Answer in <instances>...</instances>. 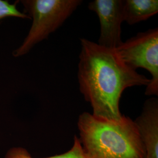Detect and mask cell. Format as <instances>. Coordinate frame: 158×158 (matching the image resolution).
<instances>
[{"instance_id": "cell-1", "label": "cell", "mask_w": 158, "mask_h": 158, "mask_svg": "<svg viewBox=\"0 0 158 158\" xmlns=\"http://www.w3.org/2000/svg\"><path fill=\"white\" fill-rule=\"evenodd\" d=\"M78 80L81 93L90 102L93 115L119 120L123 114L119 101L129 87L149 85L150 79L130 68L115 49H109L90 40H80Z\"/></svg>"}, {"instance_id": "cell-2", "label": "cell", "mask_w": 158, "mask_h": 158, "mask_svg": "<svg viewBox=\"0 0 158 158\" xmlns=\"http://www.w3.org/2000/svg\"><path fill=\"white\" fill-rule=\"evenodd\" d=\"M77 127L85 158H145L138 128L128 117L111 120L85 112Z\"/></svg>"}, {"instance_id": "cell-3", "label": "cell", "mask_w": 158, "mask_h": 158, "mask_svg": "<svg viewBox=\"0 0 158 158\" xmlns=\"http://www.w3.org/2000/svg\"><path fill=\"white\" fill-rule=\"evenodd\" d=\"M25 11L32 19L28 34L13 53L23 56L56 31L82 2L80 0H23Z\"/></svg>"}, {"instance_id": "cell-4", "label": "cell", "mask_w": 158, "mask_h": 158, "mask_svg": "<svg viewBox=\"0 0 158 158\" xmlns=\"http://www.w3.org/2000/svg\"><path fill=\"white\" fill-rule=\"evenodd\" d=\"M119 56L130 68L148 70L152 78L146 88L147 96H158V29L139 32L123 42L115 49Z\"/></svg>"}, {"instance_id": "cell-5", "label": "cell", "mask_w": 158, "mask_h": 158, "mask_svg": "<svg viewBox=\"0 0 158 158\" xmlns=\"http://www.w3.org/2000/svg\"><path fill=\"white\" fill-rule=\"evenodd\" d=\"M89 9L96 12L100 23L98 44L109 49L121 45V24L124 21V0H94Z\"/></svg>"}, {"instance_id": "cell-6", "label": "cell", "mask_w": 158, "mask_h": 158, "mask_svg": "<svg viewBox=\"0 0 158 158\" xmlns=\"http://www.w3.org/2000/svg\"><path fill=\"white\" fill-rule=\"evenodd\" d=\"M145 149V158H158V100L145 101L142 113L134 120Z\"/></svg>"}, {"instance_id": "cell-7", "label": "cell", "mask_w": 158, "mask_h": 158, "mask_svg": "<svg viewBox=\"0 0 158 158\" xmlns=\"http://www.w3.org/2000/svg\"><path fill=\"white\" fill-rule=\"evenodd\" d=\"M157 0H124V21L134 25L157 14Z\"/></svg>"}, {"instance_id": "cell-8", "label": "cell", "mask_w": 158, "mask_h": 158, "mask_svg": "<svg viewBox=\"0 0 158 158\" xmlns=\"http://www.w3.org/2000/svg\"><path fill=\"white\" fill-rule=\"evenodd\" d=\"M5 158H35L32 157L30 153L23 148H14L10 149L6 154ZM43 158H85L82 147L79 141V137L74 136L73 145L68 152L63 154L50 157Z\"/></svg>"}, {"instance_id": "cell-9", "label": "cell", "mask_w": 158, "mask_h": 158, "mask_svg": "<svg viewBox=\"0 0 158 158\" xmlns=\"http://www.w3.org/2000/svg\"><path fill=\"white\" fill-rule=\"evenodd\" d=\"M17 2L11 4L6 0H0V21L9 17L30 18L27 14L20 11L17 8Z\"/></svg>"}]
</instances>
